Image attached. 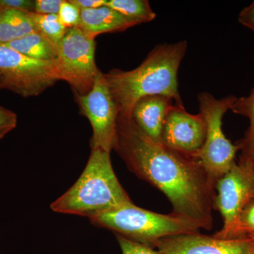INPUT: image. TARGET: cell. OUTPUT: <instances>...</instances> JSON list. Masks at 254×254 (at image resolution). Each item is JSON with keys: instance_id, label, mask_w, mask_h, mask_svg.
Masks as SVG:
<instances>
[{"instance_id": "1", "label": "cell", "mask_w": 254, "mask_h": 254, "mask_svg": "<svg viewBox=\"0 0 254 254\" xmlns=\"http://www.w3.org/2000/svg\"><path fill=\"white\" fill-rule=\"evenodd\" d=\"M113 150L130 171L168 197L174 213L211 230L215 187L198 160L153 141L131 117H118Z\"/></svg>"}, {"instance_id": "2", "label": "cell", "mask_w": 254, "mask_h": 254, "mask_svg": "<svg viewBox=\"0 0 254 254\" xmlns=\"http://www.w3.org/2000/svg\"><path fill=\"white\" fill-rule=\"evenodd\" d=\"M187 48V41L158 44L134 69L113 68L105 73L118 117L131 118L136 102L148 95H165L175 104L183 105L177 75Z\"/></svg>"}, {"instance_id": "3", "label": "cell", "mask_w": 254, "mask_h": 254, "mask_svg": "<svg viewBox=\"0 0 254 254\" xmlns=\"http://www.w3.org/2000/svg\"><path fill=\"white\" fill-rule=\"evenodd\" d=\"M110 153L99 148L92 149L83 173L69 190L50 205L52 210L91 219L132 203L115 175Z\"/></svg>"}, {"instance_id": "4", "label": "cell", "mask_w": 254, "mask_h": 254, "mask_svg": "<svg viewBox=\"0 0 254 254\" xmlns=\"http://www.w3.org/2000/svg\"><path fill=\"white\" fill-rule=\"evenodd\" d=\"M92 224L115 232V235L155 249L166 237L194 233L200 227L175 213L160 214L127 203L89 219Z\"/></svg>"}, {"instance_id": "5", "label": "cell", "mask_w": 254, "mask_h": 254, "mask_svg": "<svg viewBox=\"0 0 254 254\" xmlns=\"http://www.w3.org/2000/svg\"><path fill=\"white\" fill-rule=\"evenodd\" d=\"M237 98L228 95L218 99L208 92L198 95L200 113L206 125V136L197 160L215 187L236 163L235 157L240 150V145L232 144L222 131V118L232 109Z\"/></svg>"}, {"instance_id": "6", "label": "cell", "mask_w": 254, "mask_h": 254, "mask_svg": "<svg viewBox=\"0 0 254 254\" xmlns=\"http://www.w3.org/2000/svg\"><path fill=\"white\" fill-rule=\"evenodd\" d=\"M56 60L32 59L0 44V88L23 98L37 96L59 81Z\"/></svg>"}, {"instance_id": "7", "label": "cell", "mask_w": 254, "mask_h": 254, "mask_svg": "<svg viewBox=\"0 0 254 254\" xmlns=\"http://www.w3.org/2000/svg\"><path fill=\"white\" fill-rule=\"evenodd\" d=\"M95 38L81 28H68L58 46L57 68L60 79L72 87L76 95L89 93L100 70L95 60Z\"/></svg>"}, {"instance_id": "8", "label": "cell", "mask_w": 254, "mask_h": 254, "mask_svg": "<svg viewBox=\"0 0 254 254\" xmlns=\"http://www.w3.org/2000/svg\"><path fill=\"white\" fill-rule=\"evenodd\" d=\"M254 199V163L240 158L228 173L217 182L213 209L223 218L221 230L214 236L228 240L240 212L250 200Z\"/></svg>"}, {"instance_id": "9", "label": "cell", "mask_w": 254, "mask_h": 254, "mask_svg": "<svg viewBox=\"0 0 254 254\" xmlns=\"http://www.w3.org/2000/svg\"><path fill=\"white\" fill-rule=\"evenodd\" d=\"M76 95L82 114L93 127L91 149L110 153L116 142L119 114L105 73L100 70L89 93Z\"/></svg>"}, {"instance_id": "10", "label": "cell", "mask_w": 254, "mask_h": 254, "mask_svg": "<svg viewBox=\"0 0 254 254\" xmlns=\"http://www.w3.org/2000/svg\"><path fill=\"white\" fill-rule=\"evenodd\" d=\"M205 136L206 125L200 113H189L184 105L174 104L170 108L162 131V144L197 160Z\"/></svg>"}, {"instance_id": "11", "label": "cell", "mask_w": 254, "mask_h": 254, "mask_svg": "<svg viewBox=\"0 0 254 254\" xmlns=\"http://www.w3.org/2000/svg\"><path fill=\"white\" fill-rule=\"evenodd\" d=\"M155 248L161 254H249L254 252V238L223 240L198 232L162 239Z\"/></svg>"}, {"instance_id": "12", "label": "cell", "mask_w": 254, "mask_h": 254, "mask_svg": "<svg viewBox=\"0 0 254 254\" xmlns=\"http://www.w3.org/2000/svg\"><path fill=\"white\" fill-rule=\"evenodd\" d=\"M175 102L165 95H148L136 102L131 117L138 128L153 141L161 143L162 131L170 108Z\"/></svg>"}, {"instance_id": "13", "label": "cell", "mask_w": 254, "mask_h": 254, "mask_svg": "<svg viewBox=\"0 0 254 254\" xmlns=\"http://www.w3.org/2000/svg\"><path fill=\"white\" fill-rule=\"evenodd\" d=\"M135 26L137 23L134 21L104 5L96 9L81 10L78 28L95 38L103 33L123 31Z\"/></svg>"}, {"instance_id": "14", "label": "cell", "mask_w": 254, "mask_h": 254, "mask_svg": "<svg viewBox=\"0 0 254 254\" xmlns=\"http://www.w3.org/2000/svg\"><path fill=\"white\" fill-rule=\"evenodd\" d=\"M36 31L38 30L32 13L3 8L0 11V44H7Z\"/></svg>"}, {"instance_id": "15", "label": "cell", "mask_w": 254, "mask_h": 254, "mask_svg": "<svg viewBox=\"0 0 254 254\" xmlns=\"http://www.w3.org/2000/svg\"><path fill=\"white\" fill-rule=\"evenodd\" d=\"M5 46L32 59L54 61L58 58V46L40 31L33 32Z\"/></svg>"}, {"instance_id": "16", "label": "cell", "mask_w": 254, "mask_h": 254, "mask_svg": "<svg viewBox=\"0 0 254 254\" xmlns=\"http://www.w3.org/2000/svg\"><path fill=\"white\" fill-rule=\"evenodd\" d=\"M231 110L250 120V127L245 137L237 144L240 146V158L254 163V88L248 96L237 98Z\"/></svg>"}, {"instance_id": "17", "label": "cell", "mask_w": 254, "mask_h": 254, "mask_svg": "<svg viewBox=\"0 0 254 254\" xmlns=\"http://www.w3.org/2000/svg\"><path fill=\"white\" fill-rule=\"evenodd\" d=\"M106 6L137 23L150 22L156 14L146 0H107Z\"/></svg>"}, {"instance_id": "18", "label": "cell", "mask_w": 254, "mask_h": 254, "mask_svg": "<svg viewBox=\"0 0 254 254\" xmlns=\"http://www.w3.org/2000/svg\"><path fill=\"white\" fill-rule=\"evenodd\" d=\"M32 16L38 31L45 35L58 46L68 29L61 23L58 15H41L33 12Z\"/></svg>"}, {"instance_id": "19", "label": "cell", "mask_w": 254, "mask_h": 254, "mask_svg": "<svg viewBox=\"0 0 254 254\" xmlns=\"http://www.w3.org/2000/svg\"><path fill=\"white\" fill-rule=\"evenodd\" d=\"M254 238V199L244 207L228 240Z\"/></svg>"}, {"instance_id": "20", "label": "cell", "mask_w": 254, "mask_h": 254, "mask_svg": "<svg viewBox=\"0 0 254 254\" xmlns=\"http://www.w3.org/2000/svg\"><path fill=\"white\" fill-rule=\"evenodd\" d=\"M58 17L65 27H78L81 22V9L71 2L64 1L60 7Z\"/></svg>"}, {"instance_id": "21", "label": "cell", "mask_w": 254, "mask_h": 254, "mask_svg": "<svg viewBox=\"0 0 254 254\" xmlns=\"http://www.w3.org/2000/svg\"><path fill=\"white\" fill-rule=\"evenodd\" d=\"M116 237L123 254H161L151 247L133 242L120 235Z\"/></svg>"}, {"instance_id": "22", "label": "cell", "mask_w": 254, "mask_h": 254, "mask_svg": "<svg viewBox=\"0 0 254 254\" xmlns=\"http://www.w3.org/2000/svg\"><path fill=\"white\" fill-rule=\"evenodd\" d=\"M17 125V115L0 105V141Z\"/></svg>"}, {"instance_id": "23", "label": "cell", "mask_w": 254, "mask_h": 254, "mask_svg": "<svg viewBox=\"0 0 254 254\" xmlns=\"http://www.w3.org/2000/svg\"><path fill=\"white\" fill-rule=\"evenodd\" d=\"M64 0H37L35 13L41 15L58 14Z\"/></svg>"}, {"instance_id": "24", "label": "cell", "mask_w": 254, "mask_h": 254, "mask_svg": "<svg viewBox=\"0 0 254 254\" xmlns=\"http://www.w3.org/2000/svg\"><path fill=\"white\" fill-rule=\"evenodd\" d=\"M36 1L31 0H0V6L5 9L18 10L24 12H35Z\"/></svg>"}, {"instance_id": "25", "label": "cell", "mask_w": 254, "mask_h": 254, "mask_svg": "<svg viewBox=\"0 0 254 254\" xmlns=\"http://www.w3.org/2000/svg\"><path fill=\"white\" fill-rule=\"evenodd\" d=\"M239 23L254 33V1L241 11L238 16Z\"/></svg>"}, {"instance_id": "26", "label": "cell", "mask_w": 254, "mask_h": 254, "mask_svg": "<svg viewBox=\"0 0 254 254\" xmlns=\"http://www.w3.org/2000/svg\"><path fill=\"white\" fill-rule=\"evenodd\" d=\"M80 9H96L106 4L107 0H70Z\"/></svg>"}, {"instance_id": "27", "label": "cell", "mask_w": 254, "mask_h": 254, "mask_svg": "<svg viewBox=\"0 0 254 254\" xmlns=\"http://www.w3.org/2000/svg\"><path fill=\"white\" fill-rule=\"evenodd\" d=\"M249 254H254V252H252V253Z\"/></svg>"}, {"instance_id": "28", "label": "cell", "mask_w": 254, "mask_h": 254, "mask_svg": "<svg viewBox=\"0 0 254 254\" xmlns=\"http://www.w3.org/2000/svg\"><path fill=\"white\" fill-rule=\"evenodd\" d=\"M1 9H2V8H1V6H0V11H1Z\"/></svg>"}]
</instances>
